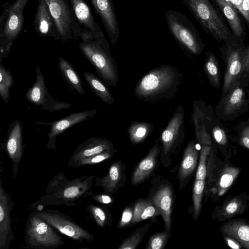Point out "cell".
I'll return each instance as SVG.
<instances>
[{"label": "cell", "instance_id": "cell-1", "mask_svg": "<svg viewBox=\"0 0 249 249\" xmlns=\"http://www.w3.org/2000/svg\"><path fill=\"white\" fill-rule=\"evenodd\" d=\"M181 80V74L175 67L163 65L143 75L135 87L134 93L138 99L144 101L171 100L175 97Z\"/></svg>", "mask_w": 249, "mask_h": 249}, {"label": "cell", "instance_id": "cell-2", "mask_svg": "<svg viewBox=\"0 0 249 249\" xmlns=\"http://www.w3.org/2000/svg\"><path fill=\"white\" fill-rule=\"evenodd\" d=\"M81 40L79 47L84 57L107 85L115 87L119 80L117 65L104 34Z\"/></svg>", "mask_w": 249, "mask_h": 249}, {"label": "cell", "instance_id": "cell-3", "mask_svg": "<svg viewBox=\"0 0 249 249\" xmlns=\"http://www.w3.org/2000/svg\"><path fill=\"white\" fill-rule=\"evenodd\" d=\"M183 3L209 35L218 41H232L233 35L209 0H183Z\"/></svg>", "mask_w": 249, "mask_h": 249}, {"label": "cell", "instance_id": "cell-4", "mask_svg": "<svg viewBox=\"0 0 249 249\" xmlns=\"http://www.w3.org/2000/svg\"><path fill=\"white\" fill-rule=\"evenodd\" d=\"M165 18L170 33L183 50L192 54L201 53L203 43L200 35L185 15L170 9L165 12Z\"/></svg>", "mask_w": 249, "mask_h": 249}, {"label": "cell", "instance_id": "cell-5", "mask_svg": "<svg viewBox=\"0 0 249 249\" xmlns=\"http://www.w3.org/2000/svg\"><path fill=\"white\" fill-rule=\"evenodd\" d=\"M29 0H16L6 4L0 18V60L7 56L24 23V9Z\"/></svg>", "mask_w": 249, "mask_h": 249}, {"label": "cell", "instance_id": "cell-6", "mask_svg": "<svg viewBox=\"0 0 249 249\" xmlns=\"http://www.w3.org/2000/svg\"><path fill=\"white\" fill-rule=\"evenodd\" d=\"M25 242L35 249H55L64 244L63 238L49 223L36 214L29 218L26 229Z\"/></svg>", "mask_w": 249, "mask_h": 249}, {"label": "cell", "instance_id": "cell-7", "mask_svg": "<svg viewBox=\"0 0 249 249\" xmlns=\"http://www.w3.org/2000/svg\"><path fill=\"white\" fill-rule=\"evenodd\" d=\"M58 33L60 40L81 38V31L68 0H45Z\"/></svg>", "mask_w": 249, "mask_h": 249}, {"label": "cell", "instance_id": "cell-8", "mask_svg": "<svg viewBox=\"0 0 249 249\" xmlns=\"http://www.w3.org/2000/svg\"><path fill=\"white\" fill-rule=\"evenodd\" d=\"M184 109L179 106L175 110L173 116L161 135L162 149L161 160L164 166L170 163V156L173 154L181 144L185 137Z\"/></svg>", "mask_w": 249, "mask_h": 249}, {"label": "cell", "instance_id": "cell-9", "mask_svg": "<svg viewBox=\"0 0 249 249\" xmlns=\"http://www.w3.org/2000/svg\"><path fill=\"white\" fill-rule=\"evenodd\" d=\"M152 186L147 199L158 207L161 212L165 231L170 236L171 213L174 204V190L171 184L163 178L153 179Z\"/></svg>", "mask_w": 249, "mask_h": 249}, {"label": "cell", "instance_id": "cell-10", "mask_svg": "<svg viewBox=\"0 0 249 249\" xmlns=\"http://www.w3.org/2000/svg\"><path fill=\"white\" fill-rule=\"evenodd\" d=\"M54 228L73 240L91 242L93 236L70 218L57 211H47L36 213Z\"/></svg>", "mask_w": 249, "mask_h": 249}, {"label": "cell", "instance_id": "cell-11", "mask_svg": "<svg viewBox=\"0 0 249 249\" xmlns=\"http://www.w3.org/2000/svg\"><path fill=\"white\" fill-rule=\"evenodd\" d=\"M24 96L30 103L50 112L68 108L71 106L67 103L53 99L49 93L39 65H37L36 68V81L25 93Z\"/></svg>", "mask_w": 249, "mask_h": 249}, {"label": "cell", "instance_id": "cell-12", "mask_svg": "<svg viewBox=\"0 0 249 249\" xmlns=\"http://www.w3.org/2000/svg\"><path fill=\"white\" fill-rule=\"evenodd\" d=\"M226 68L224 79L223 92L227 93L244 71V56L245 47L232 41L224 46Z\"/></svg>", "mask_w": 249, "mask_h": 249}, {"label": "cell", "instance_id": "cell-13", "mask_svg": "<svg viewBox=\"0 0 249 249\" xmlns=\"http://www.w3.org/2000/svg\"><path fill=\"white\" fill-rule=\"evenodd\" d=\"M81 31V40L104 33L85 0H68Z\"/></svg>", "mask_w": 249, "mask_h": 249}, {"label": "cell", "instance_id": "cell-14", "mask_svg": "<svg viewBox=\"0 0 249 249\" xmlns=\"http://www.w3.org/2000/svg\"><path fill=\"white\" fill-rule=\"evenodd\" d=\"M98 112L97 109L84 110L74 113L60 119L48 123L39 122L36 125L45 124L51 126V129L47 133L49 140L47 144L48 148H55L56 138L65 130L73 125L84 121L94 116Z\"/></svg>", "mask_w": 249, "mask_h": 249}, {"label": "cell", "instance_id": "cell-15", "mask_svg": "<svg viewBox=\"0 0 249 249\" xmlns=\"http://www.w3.org/2000/svg\"><path fill=\"white\" fill-rule=\"evenodd\" d=\"M95 12L99 16L110 42L114 45L120 37V30L111 0H90Z\"/></svg>", "mask_w": 249, "mask_h": 249}, {"label": "cell", "instance_id": "cell-16", "mask_svg": "<svg viewBox=\"0 0 249 249\" xmlns=\"http://www.w3.org/2000/svg\"><path fill=\"white\" fill-rule=\"evenodd\" d=\"M112 143L105 138L92 137L77 146L69 160L72 166L77 162L105 151L115 152Z\"/></svg>", "mask_w": 249, "mask_h": 249}, {"label": "cell", "instance_id": "cell-17", "mask_svg": "<svg viewBox=\"0 0 249 249\" xmlns=\"http://www.w3.org/2000/svg\"><path fill=\"white\" fill-rule=\"evenodd\" d=\"M0 182V249H7L14 238L10 216L12 202Z\"/></svg>", "mask_w": 249, "mask_h": 249}, {"label": "cell", "instance_id": "cell-18", "mask_svg": "<svg viewBox=\"0 0 249 249\" xmlns=\"http://www.w3.org/2000/svg\"><path fill=\"white\" fill-rule=\"evenodd\" d=\"M24 147L22 125L20 122L17 120L9 125L6 141V150L13 161L14 176H16L19 163L23 154Z\"/></svg>", "mask_w": 249, "mask_h": 249}, {"label": "cell", "instance_id": "cell-19", "mask_svg": "<svg viewBox=\"0 0 249 249\" xmlns=\"http://www.w3.org/2000/svg\"><path fill=\"white\" fill-rule=\"evenodd\" d=\"M34 25L40 36L60 40L54 22L45 0H38Z\"/></svg>", "mask_w": 249, "mask_h": 249}, {"label": "cell", "instance_id": "cell-20", "mask_svg": "<svg viewBox=\"0 0 249 249\" xmlns=\"http://www.w3.org/2000/svg\"><path fill=\"white\" fill-rule=\"evenodd\" d=\"M160 152V146L156 143L134 170L131 176L132 185H137L142 183L154 173L159 163L158 159Z\"/></svg>", "mask_w": 249, "mask_h": 249}, {"label": "cell", "instance_id": "cell-21", "mask_svg": "<svg viewBox=\"0 0 249 249\" xmlns=\"http://www.w3.org/2000/svg\"><path fill=\"white\" fill-rule=\"evenodd\" d=\"M249 198L246 194L236 196L225 201L221 206L216 208L213 218L219 221L228 220L238 214H242L249 206Z\"/></svg>", "mask_w": 249, "mask_h": 249}, {"label": "cell", "instance_id": "cell-22", "mask_svg": "<svg viewBox=\"0 0 249 249\" xmlns=\"http://www.w3.org/2000/svg\"><path fill=\"white\" fill-rule=\"evenodd\" d=\"M124 170L121 160L113 163L106 176L96 179V185L102 187L106 194H114L125 182Z\"/></svg>", "mask_w": 249, "mask_h": 249}, {"label": "cell", "instance_id": "cell-23", "mask_svg": "<svg viewBox=\"0 0 249 249\" xmlns=\"http://www.w3.org/2000/svg\"><path fill=\"white\" fill-rule=\"evenodd\" d=\"M198 151L196 148L195 142L190 141L187 144L183 155L182 160L178 173V178L180 183L179 189L182 184L185 185V183L189 179L194 172L197 164Z\"/></svg>", "mask_w": 249, "mask_h": 249}, {"label": "cell", "instance_id": "cell-24", "mask_svg": "<svg viewBox=\"0 0 249 249\" xmlns=\"http://www.w3.org/2000/svg\"><path fill=\"white\" fill-rule=\"evenodd\" d=\"M220 231L237 240L243 247L249 249V222L243 219L228 220L223 223Z\"/></svg>", "mask_w": 249, "mask_h": 249}, {"label": "cell", "instance_id": "cell-25", "mask_svg": "<svg viewBox=\"0 0 249 249\" xmlns=\"http://www.w3.org/2000/svg\"><path fill=\"white\" fill-rule=\"evenodd\" d=\"M229 24L232 34L237 38H242L246 36L242 23L237 9L225 0H214Z\"/></svg>", "mask_w": 249, "mask_h": 249}, {"label": "cell", "instance_id": "cell-26", "mask_svg": "<svg viewBox=\"0 0 249 249\" xmlns=\"http://www.w3.org/2000/svg\"><path fill=\"white\" fill-rule=\"evenodd\" d=\"M58 66L61 74L70 89L81 95L85 94L83 85L80 77L71 63L59 56Z\"/></svg>", "mask_w": 249, "mask_h": 249}, {"label": "cell", "instance_id": "cell-27", "mask_svg": "<svg viewBox=\"0 0 249 249\" xmlns=\"http://www.w3.org/2000/svg\"><path fill=\"white\" fill-rule=\"evenodd\" d=\"M240 170L231 166H226L222 169L216 180L215 184L212 189L213 194L219 197L230 189L238 177Z\"/></svg>", "mask_w": 249, "mask_h": 249}, {"label": "cell", "instance_id": "cell-28", "mask_svg": "<svg viewBox=\"0 0 249 249\" xmlns=\"http://www.w3.org/2000/svg\"><path fill=\"white\" fill-rule=\"evenodd\" d=\"M84 77L93 93L104 103L109 105H113L114 98L106 83L102 79L89 71L84 73Z\"/></svg>", "mask_w": 249, "mask_h": 249}, {"label": "cell", "instance_id": "cell-29", "mask_svg": "<svg viewBox=\"0 0 249 249\" xmlns=\"http://www.w3.org/2000/svg\"><path fill=\"white\" fill-rule=\"evenodd\" d=\"M245 93L236 82L227 93L223 103V112L231 115L239 109L244 102Z\"/></svg>", "mask_w": 249, "mask_h": 249}, {"label": "cell", "instance_id": "cell-30", "mask_svg": "<svg viewBox=\"0 0 249 249\" xmlns=\"http://www.w3.org/2000/svg\"><path fill=\"white\" fill-rule=\"evenodd\" d=\"M161 215L160 209L148 199H141L135 204L132 224Z\"/></svg>", "mask_w": 249, "mask_h": 249}, {"label": "cell", "instance_id": "cell-31", "mask_svg": "<svg viewBox=\"0 0 249 249\" xmlns=\"http://www.w3.org/2000/svg\"><path fill=\"white\" fill-rule=\"evenodd\" d=\"M153 128L151 123L133 122L127 128L129 139L133 144L141 143L148 137Z\"/></svg>", "mask_w": 249, "mask_h": 249}, {"label": "cell", "instance_id": "cell-32", "mask_svg": "<svg viewBox=\"0 0 249 249\" xmlns=\"http://www.w3.org/2000/svg\"><path fill=\"white\" fill-rule=\"evenodd\" d=\"M206 54L204 67L205 73L211 84L217 88L220 85V71L217 59L211 51L207 52Z\"/></svg>", "mask_w": 249, "mask_h": 249}, {"label": "cell", "instance_id": "cell-33", "mask_svg": "<svg viewBox=\"0 0 249 249\" xmlns=\"http://www.w3.org/2000/svg\"><path fill=\"white\" fill-rule=\"evenodd\" d=\"M14 79L11 73L0 62V95L7 103L10 98L9 89L13 86Z\"/></svg>", "mask_w": 249, "mask_h": 249}, {"label": "cell", "instance_id": "cell-34", "mask_svg": "<svg viewBox=\"0 0 249 249\" xmlns=\"http://www.w3.org/2000/svg\"><path fill=\"white\" fill-rule=\"evenodd\" d=\"M93 177L92 176L82 182L78 181L71 183L64 190L63 196L68 199H73L82 196L90 188L89 184H91L92 178Z\"/></svg>", "mask_w": 249, "mask_h": 249}, {"label": "cell", "instance_id": "cell-35", "mask_svg": "<svg viewBox=\"0 0 249 249\" xmlns=\"http://www.w3.org/2000/svg\"><path fill=\"white\" fill-rule=\"evenodd\" d=\"M151 226L147 223L136 229L128 238L124 240L119 249H135L140 244L147 231Z\"/></svg>", "mask_w": 249, "mask_h": 249}, {"label": "cell", "instance_id": "cell-36", "mask_svg": "<svg viewBox=\"0 0 249 249\" xmlns=\"http://www.w3.org/2000/svg\"><path fill=\"white\" fill-rule=\"evenodd\" d=\"M88 209L96 223L101 227H104L106 225H111V214L108 210L101 206L89 205Z\"/></svg>", "mask_w": 249, "mask_h": 249}, {"label": "cell", "instance_id": "cell-37", "mask_svg": "<svg viewBox=\"0 0 249 249\" xmlns=\"http://www.w3.org/2000/svg\"><path fill=\"white\" fill-rule=\"evenodd\" d=\"M205 188V180L195 179L193 190L194 218L196 220L202 208V200Z\"/></svg>", "mask_w": 249, "mask_h": 249}, {"label": "cell", "instance_id": "cell-38", "mask_svg": "<svg viewBox=\"0 0 249 249\" xmlns=\"http://www.w3.org/2000/svg\"><path fill=\"white\" fill-rule=\"evenodd\" d=\"M211 146H202L200 152V158L196 179L205 180L207 175L206 161L209 155Z\"/></svg>", "mask_w": 249, "mask_h": 249}, {"label": "cell", "instance_id": "cell-39", "mask_svg": "<svg viewBox=\"0 0 249 249\" xmlns=\"http://www.w3.org/2000/svg\"><path fill=\"white\" fill-rule=\"evenodd\" d=\"M169 234L165 230L160 232L153 234L149 238L146 247V249H162L164 248Z\"/></svg>", "mask_w": 249, "mask_h": 249}, {"label": "cell", "instance_id": "cell-40", "mask_svg": "<svg viewBox=\"0 0 249 249\" xmlns=\"http://www.w3.org/2000/svg\"><path fill=\"white\" fill-rule=\"evenodd\" d=\"M115 152L113 151H105L100 154L90 156L77 162L73 164L72 167H79L81 166L92 165L100 163L112 157Z\"/></svg>", "mask_w": 249, "mask_h": 249}, {"label": "cell", "instance_id": "cell-41", "mask_svg": "<svg viewBox=\"0 0 249 249\" xmlns=\"http://www.w3.org/2000/svg\"><path fill=\"white\" fill-rule=\"evenodd\" d=\"M133 209L130 207H126L123 211L121 218L117 225L119 229L124 228L132 224Z\"/></svg>", "mask_w": 249, "mask_h": 249}, {"label": "cell", "instance_id": "cell-42", "mask_svg": "<svg viewBox=\"0 0 249 249\" xmlns=\"http://www.w3.org/2000/svg\"><path fill=\"white\" fill-rule=\"evenodd\" d=\"M213 135L215 141L220 145H225L227 143V139L225 131L219 126L213 128Z\"/></svg>", "mask_w": 249, "mask_h": 249}, {"label": "cell", "instance_id": "cell-43", "mask_svg": "<svg viewBox=\"0 0 249 249\" xmlns=\"http://www.w3.org/2000/svg\"><path fill=\"white\" fill-rule=\"evenodd\" d=\"M109 194H97L93 196V199L103 204H109L113 202L112 198Z\"/></svg>", "mask_w": 249, "mask_h": 249}, {"label": "cell", "instance_id": "cell-44", "mask_svg": "<svg viewBox=\"0 0 249 249\" xmlns=\"http://www.w3.org/2000/svg\"><path fill=\"white\" fill-rule=\"evenodd\" d=\"M240 142L242 146L249 149V125L243 130L240 138Z\"/></svg>", "mask_w": 249, "mask_h": 249}, {"label": "cell", "instance_id": "cell-45", "mask_svg": "<svg viewBox=\"0 0 249 249\" xmlns=\"http://www.w3.org/2000/svg\"><path fill=\"white\" fill-rule=\"evenodd\" d=\"M240 13L245 19L249 28V0H243Z\"/></svg>", "mask_w": 249, "mask_h": 249}, {"label": "cell", "instance_id": "cell-46", "mask_svg": "<svg viewBox=\"0 0 249 249\" xmlns=\"http://www.w3.org/2000/svg\"><path fill=\"white\" fill-rule=\"evenodd\" d=\"M224 238L227 244L232 249H239L243 248L237 240L230 236L224 235Z\"/></svg>", "mask_w": 249, "mask_h": 249}, {"label": "cell", "instance_id": "cell-47", "mask_svg": "<svg viewBox=\"0 0 249 249\" xmlns=\"http://www.w3.org/2000/svg\"><path fill=\"white\" fill-rule=\"evenodd\" d=\"M244 71L249 73V45L244 50Z\"/></svg>", "mask_w": 249, "mask_h": 249}, {"label": "cell", "instance_id": "cell-48", "mask_svg": "<svg viewBox=\"0 0 249 249\" xmlns=\"http://www.w3.org/2000/svg\"><path fill=\"white\" fill-rule=\"evenodd\" d=\"M232 4L240 13L241 11V5L243 0H225Z\"/></svg>", "mask_w": 249, "mask_h": 249}]
</instances>
